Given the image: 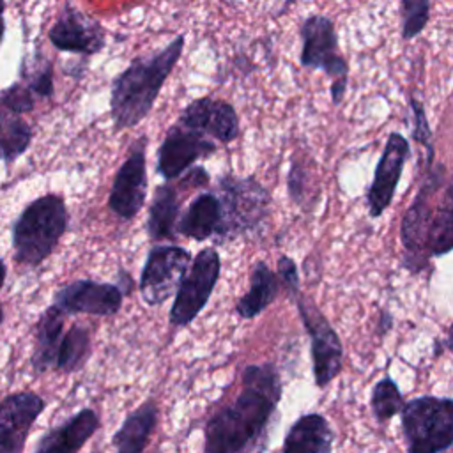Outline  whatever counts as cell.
<instances>
[{
  "mask_svg": "<svg viewBox=\"0 0 453 453\" xmlns=\"http://www.w3.org/2000/svg\"><path fill=\"white\" fill-rule=\"evenodd\" d=\"M280 398L274 365L246 366L239 395L207 421L205 453H264Z\"/></svg>",
  "mask_w": 453,
  "mask_h": 453,
  "instance_id": "1",
  "label": "cell"
},
{
  "mask_svg": "<svg viewBox=\"0 0 453 453\" xmlns=\"http://www.w3.org/2000/svg\"><path fill=\"white\" fill-rule=\"evenodd\" d=\"M186 44V35H175L166 46L150 53L134 57L111 80L110 115L113 131L120 133L138 126L152 111L163 85L179 64Z\"/></svg>",
  "mask_w": 453,
  "mask_h": 453,
  "instance_id": "2",
  "label": "cell"
},
{
  "mask_svg": "<svg viewBox=\"0 0 453 453\" xmlns=\"http://www.w3.org/2000/svg\"><path fill=\"white\" fill-rule=\"evenodd\" d=\"M69 225V212L60 195L48 193L32 200L14 219L12 255L25 267L41 265L57 248Z\"/></svg>",
  "mask_w": 453,
  "mask_h": 453,
  "instance_id": "3",
  "label": "cell"
},
{
  "mask_svg": "<svg viewBox=\"0 0 453 453\" xmlns=\"http://www.w3.org/2000/svg\"><path fill=\"white\" fill-rule=\"evenodd\" d=\"M299 64L310 71H322L329 80L333 106H340L349 88V62L340 51L334 21L326 14H310L299 27Z\"/></svg>",
  "mask_w": 453,
  "mask_h": 453,
  "instance_id": "4",
  "label": "cell"
},
{
  "mask_svg": "<svg viewBox=\"0 0 453 453\" xmlns=\"http://www.w3.org/2000/svg\"><path fill=\"white\" fill-rule=\"evenodd\" d=\"M216 196L221 205L216 235L221 241L255 232L269 214L271 195L253 175H221Z\"/></svg>",
  "mask_w": 453,
  "mask_h": 453,
  "instance_id": "5",
  "label": "cell"
},
{
  "mask_svg": "<svg viewBox=\"0 0 453 453\" xmlns=\"http://www.w3.org/2000/svg\"><path fill=\"white\" fill-rule=\"evenodd\" d=\"M402 430L409 453H442L453 442L451 398L418 396L402 405Z\"/></svg>",
  "mask_w": 453,
  "mask_h": 453,
  "instance_id": "6",
  "label": "cell"
},
{
  "mask_svg": "<svg viewBox=\"0 0 453 453\" xmlns=\"http://www.w3.org/2000/svg\"><path fill=\"white\" fill-rule=\"evenodd\" d=\"M448 180V172L442 163H432L426 166V175L402 219V244H403V264L409 271H421L430 258L428 241L432 230V198L439 193L442 184Z\"/></svg>",
  "mask_w": 453,
  "mask_h": 453,
  "instance_id": "7",
  "label": "cell"
},
{
  "mask_svg": "<svg viewBox=\"0 0 453 453\" xmlns=\"http://www.w3.org/2000/svg\"><path fill=\"white\" fill-rule=\"evenodd\" d=\"M219 255L214 248L202 250L186 271L170 310V322L177 327L188 326L207 304L219 276Z\"/></svg>",
  "mask_w": 453,
  "mask_h": 453,
  "instance_id": "8",
  "label": "cell"
},
{
  "mask_svg": "<svg viewBox=\"0 0 453 453\" xmlns=\"http://www.w3.org/2000/svg\"><path fill=\"white\" fill-rule=\"evenodd\" d=\"M147 134H140L133 140L127 156L111 182L108 207L122 219H133L147 198Z\"/></svg>",
  "mask_w": 453,
  "mask_h": 453,
  "instance_id": "9",
  "label": "cell"
},
{
  "mask_svg": "<svg viewBox=\"0 0 453 453\" xmlns=\"http://www.w3.org/2000/svg\"><path fill=\"white\" fill-rule=\"evenodd\" d=\"M191 255L188 250L175 244L154 246L149 251L147 262L140 276V294L149 306L163 304L179 288Z\"/></svg>",
  "mask_w": 453,
  "mask_h": 453,
  "instance_id": "10",
  "label": "cell"
},
{
  "mask_svg": "<svg viewBox=\"0 0 453 453\" xmlns=\"http://www.w3.org/2000/svg\"><path fill=\"white\" fill-rule=\"evenodd\" d=\"M296 303L311 343L315 384L319 388H324L342 370V342L334 329L331 327V324L327 322V319L315 308L313 303H308L304 297L299 296V292L296 294Z\"/></svg>",
  "mask_w": 453,
  "mask_h": 453,
  "instance_id": "11",
  "label": "cell"
},
{
  "mask_svg": "<svg viewBox=\"0 0 453 453\" xmlns=\"http://www.w3.org/2000/svg\"><path fill=\"white\" fill-rule=\"evenodd\" d=\"M216 143L203 133L172 124L156 154V172L165 180H173L182 177L198 159H205L216 152Z\"/></svg>",
  "mask_w": 453,
  "mask_h": 453,
  "instance_id": "12",
  "label": "cell"
},
{
  "mask_svg": "<svg viewBox=\"0 0 453 453\" xmlns=\"http://www.w3.org/2000/svg\"><path fill=\"white\" fill-rule=\"evenodd\" d=\"M48 39L58 51L87 58L101 53L106 46V32L103 25L71 2H65L48 32Z\"/></svg>",
  "mask_w": 453,
  "mask_h": 453,
  "instance_id": "13",
  "label": "cell"
},
{
  "mask_svg": "<svg viewBox=\"0 0 453 453\" xmlns=\"http://www.w3.org/2000/svg\"><path fill=\"white\" fill-rule=\"evenodd\" d=\"M409 156V140L402 133L391 131L386 138L382 154L377 161L373 180L366 191V203L372 218H379L391 205Z\"/></svg>",
  "mask_w": 453,
  "mask_h": 453,
  "instance_id": "14",
  "label": "cell"
},
{
  "mask_svg": "<svg viewBox=\"0 0 453 453\" xmlns=\"http://www.w3.org/2000/svg\"><path fill=\"white\" fill-rule=\"evenodd\" d=\"M122 297V290L113 283L76 280L58 288L51 304L64 315L85 313L96 317H110L120 310Z\"/></svg>",
  "mask_w": 453,
  "mask_h": 453,
  "instance_id": "15",
  "label": "cell"
},
{
  "mask_svg": "<svg viewBox=\"0 0 453 453\" xmlns=\"http://www.w3.org/2000/svg\"><path fill=\"white\" fill-rule=\"evenodd\" d=\"M177 122L221 143H230L241 134V122L235 106L212 96H202L188 103L180 110Z\"/></svg>",
  "mask_w": 453,
  "mask_h": 453,
  "instance_id": "16",
  "label": "cell"
},
{
  "mask_svg": "<svg viewBox=\"0 0 453 453\" xmlns=\"http://www.w3.org/2000/svg\"><path fill=\"white\" fill-rule=\"evenodd\" d=\"M46 402L34 391H16L0 400V453H23L28 434Z\"/></svg>",
  "mask_w": 453,
  "mask_h": 453,
  "instance_id": "17",
  "label": "cell"
},
{
  "mask_svg": "<svg viewBox=\"0 0 453 453\" xmlns=\"http://www.w3.org/2000/svg\"><path fill=\"white\" fill-rule=\"evenodd\" d=\"M99 418L94 409H81L64 423L50 428L37 442L34 453H80L96 434Z\"/></svg>",
  "mask_w": 453,
  "mask_h": 453,
  "instance_id": "18",
  "label": "cell"
},
{
  "mask_svg": "<svg viewBox=\"0 0 453 453\" xmlns=\"http://www.w3.org/2000/svg\"><path fill=\"white\" fill-rule=\"evenodd\" d=\"M333 430L320 414L301 416L287 432L283 453H331Z\"/></svg>",
  "mask_w": 453,
  "mask_h": 453,
  "instance_id": "19",
  "label": "cell"
},
{
  "mask_svg": "<svg viewBox=\"0 0 453 453\" xmlns=\"http://www.w3.org/2000/svg\"><path fill=\"white\" fill-rule=\"evenodd\" d=\"M221 221V205L212 191L198 193L180 219H177V232L184 237L195 241H205L211 235H216V230Z\"/></svg>",
  "mask_w": 453,
  "mask_h": 453,
  "instance_id": "20",
  "label": "cell"
},
{
  "mask_svg": "<svg viewBox=\"0 0 453 453\" xmlns=\"http://www.w3.org/2000/svg\"><path fill=\"white\" fill-rule=\"evenodd\" d=\"M64 320L65 315L53 304L41 313L35 324V345L30 357L35 373H44L55 368L58 345L64 334Z\"/></svg>",
  "mask_w": 453,
  "mask_h": 453,
  "instance_id": "21",
  "label": "cell"
},
{
  "mask_svg": "<svg viewBox=\"0 0 453 453\" xmlns=\"http://www.w3.org/2000/svg\"><path fill=\"white\" fill-rule=\"evenodd\" d=\"M156 423L157 405L154 402H147L134 409L131 414H127L111 439L115 453H143Z\"/></svg>",
  "mask_w": 453,
  "mask_h": 453,
  "instance_id": "22",
  "label": "cell"
},
{
  "mask_svg": "<svg viewBox=\"0 0 453 453\" xmlns=\"http://www.w3.org/2000/svg\"><path fill=\"white\" fill-rule=\"evenodd\" d=\"M179 193L177 189L166 180L159 184L154 191L149 218H147V232L150 239L163 241V239H175V225L179 218Z\"/></svg>",
  "mask_w": 453,
  "mask_h": 453,
  "instance_id": "23",
  "label": "cell"
},
{
  "mask_svg": "<svg viewBox=\"0 0 453 453\" xmlns=\"http://www.w3.org/2000/svg\"><path fill=\"white\" fill-rule=\"evenodd\" d=\"M280 281L278 276L267 267L265 262L258 260L253 267L250 290L237 301V313L242 319H253L260 315L278 296Z\"/></svg>",
  "mask_w": 453,
  "mask_h": 453,
  "instance_id": "24",
  "label": "cell"
},
{
  "mask_svg": "<svg viewBox=\"0 0 453 453\" xmlns=\"http://www.w3.org/2000/svg\"><path fill=\"white\" fill-rule=\"evenodd\" d=\"M32 127L23 117L0 104V161L12 163L30 147Z\"/></svg>",
  "mask_w": 453,
  "mask_h": 453,
  "instance_id": "25",
  "label": "cell"
},
{
  "mask_svg": "<svg viewBox=\"0 0 453 453\" xmlns=\"http://www.w3.org/2000/svg\"><path fill=\"white\" fill-rule=\"evenodd\" d=\"M92 343H90V333L83 326H73L67 333L62 334L55 370L64 373H73L83 368L87 359L90 357Z\"/></svg>",
  "mask_w": 453,
  "mask_h": 453,
  "instance_id": "26",
  "label": "cell"
},
{
  "mask_svg": "<svg viewBox=\"0 0 453 453\" xmlns=\"http://www.w3.org/2000/svg\"><path fill=\"white\" fill-rule=\"evenodd\" d=\"M453 246V189L451 182L444 184L442 198L432 218V230L428 241L430 257L446 255Z\"/></svg>",
  "mask_w": 453,
  "mask_h": 453,
  "instance_id": "27",
  "label": "cell"
},
{
  "mask_svg": "<svg viewBox=\"0 0 453 453\" xmlns=\"http://www.w3.org/2000/svg\"><path fill=\"white\" fill-rule=\"evenodd\" d=\"M402 405H403V398L393 379L384 377L373 386L372 396H370V407L379 423L389 421L396 412H400Z\"/></svg>",
  "mask_w": 453,
  "mask_h": 453,
  "instance_id": "28",
  "label": "cell"
},
{
  "mask_svg": "<svg viewBox=\"0 0 453 453\" xmlns=\"http://www.w3.org/2000/svg\"><path fill=\"white\" fill-rule=\"evenodd\" d=\"M21 81L30 88L35 97L50 99L53 97V65L44 57H37L30 65H21Z\"/></svg>",
  "mask_w": 453,
  "mask_h": 453,
  "instance_id": "29",
  "label": "cell"
},
{
  "mask_svg": "<svg viewBox=\"0 0 453 453\" xmlns=\"http://www.w3.org/2000/svg\"><path fill=\"white\" fill-rule=\"evenodd\" d=\"M402 39L412 41L423 34L430 21V0H400Z\"/></svg>",
  "mask_w": 453,
  "mask_h": 453,
  "instance_id": "30",
  "label": "cell"
},
{
  "mask_svg": "<svg viewBox=\"0 0 453 453\" xmlns=\"http://www.w3.org/2000/svg\"><path fill=\"white\" fill-rule=\"evenodd\" d=\"M409 111L412 117V129H411V138L412 142L423 145L426 149V166L434 163L435 156V147H434V133L425 111V104L416 99L414 96L409 97Z\"/></svg>",
  "mask_w": 453,
  "mask_h": 453,
  "instance_id": "31",
  "label": "cell"
},
{
  "mask_svg": "<svg viewBox=\"0 0 453 453\" xmlns=\"http://www.w3.org/2000/svg\"><path fill=\"white\" fill-rule=\"evenodd\" d=\"M0 104L5 108L16 111V113H27L34 110L35 104V96L30 92V88L19 80L14 81L11 87L0 92Z\"/></svg>",
  "mask_w": 453,
  "mask_h": 453,
  "instance_id": "32",
  "label": "cell"
},
{
  "mask_svg": "<svg viewBox=\"0 0 453 453\" xmlns=\"http://www.w3.org/2000/svg\"><path fill=\"white\" fill-rule=\"evenodd\" d=\"M306 182H308V172L303 166L301 159H297V156L292 157L290 161V168H288V175H287V189L290 198L296 203H301L306 193Z\"/></svg>",
  "mask_w": 453,
  "mask_h": 453,
  "instance_id": "33",
  "label": "cell"
},
{
  "mask_svg": "<svg viewBox=\"0 0 453 453\" xmlns=\"http://www.w3.org/2000/svg\"><path fill=\"white\" fill-rule=\"evenodd\" d=\"M278 276L283 281V285L287 287V290L296 296L299 292V274H297V267L294 264L292 258L288 257H281L278 262Z\"/></svg>",
  "mask_w": 453,
  "mask_h": 453,
  "instance_id": "34",
  "label": "cell"
},
{
  "mask_svg": "<svg viewBox=\"0 0 453 453\" xmlns=\"http://www.w3.org/2000/svg\"><path fill=\"white\" fill-rule=\"evenodd\" d=\"M4 11H5V2L0 0V42L4 39L5 34V19H4Z\"/></svg>",
  "mask_w": 453,
  "mask_h": 453,
  "instance_id": "35",
  "label": "cell"
},
{
  "mask_svg": "<svg viewBox=\"0 0 453 453\" xmlns=\"http://www.w3.org/2000/svg\"><path fill=\"white\" fill-rule=\"evenodd\" d=\"M5 276H7V265H5V262L0 258V290H2L4 283H5Z\"/></svg>",
  "mask_w": 453,
  "mask_h": 453,
  "instance_id": "36",
  "label": "cell"
},
{
  "mask_svg": "<svg viewBox=\"0 0 453 453\" xmlns=\"http://www.w3.org/2000/svg\"><path fill=\"white\" fill-rule=\"evenodd\" d=\"M2 322H4V308L0 304V326H2Z\"/></svg>",
  "mask_w": 453,
  "mask_h": 453,
  "instance_id": "37",
  "label": "cell"
}]
</instances>
